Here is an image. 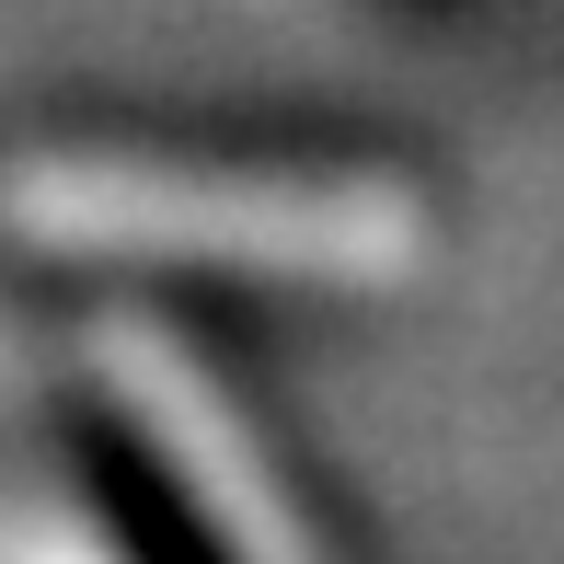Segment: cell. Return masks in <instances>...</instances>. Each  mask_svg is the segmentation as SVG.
Listing matches in <instances>:
<instances>
[{
    "instance_id": "1",
    "label": "cell",
    "mask_w": 564,
    "mask_h": 564,
    "mask_svg": "<svg viewBox=\"0 0 564 564\" xmlns=\"http://www.w3.org/2000/svg\"><path fill=\"white\" fill-rule=\"evenodd\" d=\"M0 230L35 253L230 265V276H312V289H392L426 265V208L380 173H185V162H105V150L12 162Z\"/></svg>"
},
{
    "instance_id": "2",
    "label": "cell",
    "mask_w": 564,
    "mask_h": 564,
    "mask_svg": "<svg viewBox=\"0 0 564 564\" xmlns=\"http://www.w3.org/2000/svg\"><path fill=\"white\" fill-rule=\"evenodd\" d=\"M82 357H93V380H105V403L127 415V438L162 460V484L196 507V530H208L230 564H335L323 530L300 519L289 473L265 460V438L230 415V392L162 323H105Z\"/></svg>"
},
{
    "instance_id": "3",
    "label": "cell",
    "mask_w": 564,
    "mask_h": 564,
    "mask_svg": "<svg viewBox=\"0 0 564 564\" xmlns=\"http://www.w3.org/2000/svg\"><path fill=\"white\" fill-rule=\"evenodd\" d=\"M0 564H127V553H105L82 519H58V507H23V519H0Z\"/></svg>"
}]
</instances>
